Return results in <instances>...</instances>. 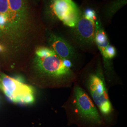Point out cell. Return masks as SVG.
I'll list each match as a JSON object with an SVG mask.
<instances>
[{
  "label": "cell",
  "instance_id": "5",
  "mask_svg": "<svg viewBox=\"0 0 127 127\" xmlns=\"http://www.w3.org/2000/svg\"><path fill=\"white\" fill-rule=\"evenodd\" d=\"M88 88L101 113L105 118L110 120L113 109L102 75L99 73L90 75L88 80Z\"/></svg>",
  "mask_w": 127,
  "mask_h": 127
},
{
  "label": "cell",
  "instance_id": "7",
  "mask_svg": "<svg viewBox=\"0 0 127 127\" xmlns=\"http://www.w3.org/2000/svg\"><path fill=\"white\" fill-rule=\"evenodd\" d=\"M48 41L50 49L60 58L71 60L75 57L74 49L62 37L51 33L49 35Z\"/></svg>",
  "mask_w": 127,
  "mask_h": 127
},
{
  "label": "cell",
  "instance_id": "17",
  "mask_svg": "<svg viewBox=\"0 0 127 127\" xmlns=\"http://www.w3.org/2000/svg\"><path fill=\"white\" fill-rule=\"evenodd\" d=\"M1 87V81H0V89Z\"/></svg>",
  "mask_w": 127,
  "mask_h": 127
},
{
  "label": "cell",
  "instance_id": "16",
  "mask_svg": "<svg viewBox=\"0 0 127 127\" xmlns=\"http://www.w3.org/2000/svg\"><path fill=\"white\" fill-rule=\"evenodd\" d=\"M5 48L4 46L0 43V53H4Z\"/></svg>",
  "mask_w": 127,
  "mask_h": 127
},
{
  "label": "cell",
  "instance_id": "12",
  "mask_svg": "<svg viewBox=\"0 0 127 127\" xmlns=\"http://www.w3.org/2000/svg\"><path fill=\"white\" fill-rule=\"evenodd\" d=\"M104 60H109L113 59L116 55V50L114 46H108L102 54Z\"/></svg>",
  "mask_w": 127,
  "mask_h": 127
},
{
  "label": "cell",
  "instance_id": "9",
  "mask_svg": "<svg viewBox=\"0 0 127 127\" xmlns=\"http://www.w3.org/2000/svg\"><path fill=\"white\" fill-rule=\"evenodd\" d=\"M95 41L100 52L102 54L105 48L109 45V41L99 20L95 23Z\"/></svg>",
  "mask_w": 127,
  "mask_h": 127
},
{
  "label": "cell",
  "instance_id": "1",
  "mask_svg": "<svg viewBox=\"0 0 127 127\" xmlns=\"http://www.w3.org/2000/svg\"><path fill=\"white\" fill-rule=\"evenodd\" d=\"M8 0V21L0 33V43L4 53L17 56L24 52L30 43L34 23L27 0Z\"/></svg>",
  "mask_w": 127,
  "mask_h": 127
},
{
  "label": "cell",
  "instance_id": "6",
  "mask_svg": "<svg viewBox=\"0 0 127 127\" xmlns=\"http://www.w3.org/2000/svg\"><path fill=\"white\" fill-rule=\"evenodd\" d=\"M72 32L74 38L81 44L91 46L95 43V22L85 18L83 14L73 27Z\"/></svg>",
  "mask_w": 127,
  "mask_h": 127
},
{
  "label": "cell",
  "instance_id": "11",
  "mask_svg": "<svg viewBox=\"0 0 127 127\" xmlns=\"http://www.w3.org/2000/svg\"><path fill=\"white\" fill-rule=\"evenodd\" d=\"M55 53L54 51L50 48L45 47H39L35 51V56L38 57H46Z\"/></svg>",
  "mask_w": 127,
  "mask_h": 127
},
{
  "label": "cell",
  "instance_id": "15",
  "mask_svg": "<svg viewBox=\"0 0 127 127\" xmlns=\"http://www.w3.org/2000/svg\"><path fill=\"white\" fill-rule=\"evenodd\" d=\"M8 21L7 16L0 14V33L4 30Z\"/></svg>",
  "mask_w": 127,
  "mask_h": 127
},
{
  "label": "cell",
  "instance_id": "3",
  "mask_svg": "<svg viewBox=\"0 0 127 127\" xmlns=\"http://www.w3.org/2000/svg\"><path fill=\"white\" fill-rule=\"evenodd\" d=\"M72 122L82 127H104V122L94 103L81 87L74 88Z\"/></svg>",
  "mask_w": 127,
  "mask_h": 127
},
{
  "label": "cell",
  "instance_id": "8",
  "mask_svg": "<svg viewBox=\"0 0 127 127\" xmlns=\"http://www.w3.org/2000/svg\"><path fill=\"white\" fill-rule=\"evenodd\" d=\"M76 6L77 5L72 0H51L50 8L52 15L62 21L64 16Z\"/></svg>",
  "mask_w": 127,
  "mask_h": 127
},
{
  "label": "cell",
  "instance_id": "13",
  "mask_svg": "<svg viewBox=\"0 0 127 127\" xmlns=\"http://www.w3.org/2000/svg\"><path fill=\"white\" fill-rule=\"evenodd\" d=\"M83 15L85 18L95 22V20L96 19V16L95 10L91 9H87L84 11Z\"/></svg>",
  "mask_w": 127,
  "mask_h": 127
},
{
  "label": "cell",
  "instance_id": "4",
  "mask_svg": "<svg viewBox=\"0 0 127 127\" xmlns=\"http://www.w3.org/2000/svg\"><path fill=\"white\" fill-rule=\"evenodd\" d=\"M0 89L9 100L15 103L29 105L35 101L34 90L24 83L20 78L15 79L2 74Z\"/></svg>",
  "mask_w": 127,
  "mask_h": 127
},
{
  "label": "cell",
  "instance_id": "14",
  "mask_svg": "<svg viewBox=\"0 0 127 127\" xmlns=\"http://www.w3.org/2000/svg\"><path fill=\"white\" fill-rule=\"evenodd\" d=\"M8 0H0V14L8 16Z\"/></svg>",
  "mask_w": 127,
  "mask_h": 127
},
{
  "label": "cell",
  "instance_id": "2",
  "mask_svg": "<svg viewBox=\"0 0 127 127\" xmlns=\"http://www.w3.org/2000/svg\"><path fill=\"white\" fill-rule=\"evenodd\" d=\"M63 59L55 53L46 57L35 56L32 69L39 83L43 86L59 87L69 85L75 77L71 68L66 67Z\"/></svg>",
  "mask_w": 127,
  "mask_h": 127
},
{
  "label": "cell",
  "instance_id": "10",
  "mask_svg": "<svg viewBox=\"0 0 127 127\" xmlns=\"http://www.w3.org/2000/svg\"><path fill=\"white\" fill-rule=\"evenodd\" d=\"M81 15L80 10L77 6L64 16L62 21L65 26L73 28L76 26Z\"/></svg>",
  "mask_w": 127,
  "mask_h": 127
}]
</instances>
